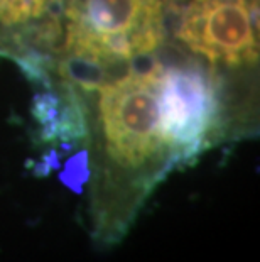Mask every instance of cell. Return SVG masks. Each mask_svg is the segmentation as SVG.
I'll list each match as a JSON object with an SVG mask.
<instances>
[{"mask_svg":"<svg viewBox=\"0 0 260 262\" xmlns=\"http://www.w3.org/2000/svg\"><path fill=\"white\" fill-rule=\"evenodd\" d=\"M162 41L160 0H69L64 48L75 63L107 68L156 51Z\"/></svg>","mask_w":260,"mask_h":262,"instance_id":"6da1fadb","label":"cell"},{"mask_svg":"<svg viewBox=\"0 0 260 262\" xmlns=\"http://www.w3.org/2000/svg\"><path fill=\"white\" fill-rule=\"evenodd\" d=\"M213 80L198 66L160 71L159 112L176 164L195 161L209 144L218 115Z\"/></svg>","mask_w":260,"mask_h":262,"instance_id":"7a4b0ae2","label":"cell"},{"mask_svg":"<svg viewBox=\"0 0 260 262\" xmlns=\"http://www.w3.org/2000/svg\"><path fill=\"white\" fill-rule=\"evenodd\" d=\"M178 36L193 53L217 64L242 66L257 59L250 0H191Z\"/></svg>","mask_w":260,"mask_h":262,"instance_id":"3957f363","label":"cell"},{"mask_svg":"<svg viewBox=\"0 0 260 262\" xmlns=\"http://www.w3.org/2000/svg\"><path fill=\"white\" fill-rule=\"evenodd\" d=\"M48 0H0V26H19L37 19Z\"/></svg>","mask_w":260,"mask_h":262,"instance_id":"277c9868","label":"cell"}]
</instances>
